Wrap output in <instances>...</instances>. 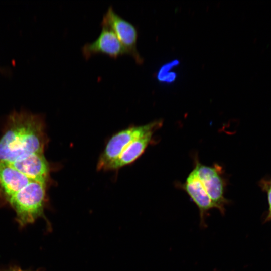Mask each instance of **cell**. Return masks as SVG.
Segmentation results:
<instances>
[{
    "label": "cell",
    "mask_w": 271,
    "mask_h": 271,
    "mask_svg": "<svg viewBox=\"0 0 271 271\" xmlns=\"http://www.w3.org/2000/svg\"><path fill=\"white\" fill-rule=\"evenodd\" d=\"M48 143L43 117L26 111L7 117L0 138V163L10 164L33 153H44Z\"/></svg>",
    "instance_id": "cell-1"
},
{
    "label": "cell",
    "mask_w": 271,
    "mask_h": 271,
    "mask_svg": "<svg viewBox=\"0 0 271 271\" xmlns=\"http://www.w3.org/2000/svg\"><path fill=\"white\" fill-rule=\"evenodd\" d=\"M46 186L38 182L31 181L9 200L8 202L16 212L21 225L31 223L43 214Z\"/></svg>",
    "instance_id": "cell-2"
},
{
    "label": "cell",
    "mask_w": 271,
    "mask_h": 271,
    "mask_svg": "<svg viewBox=\"0 0 271 271\" xmlns=\"http://www.w3.org/2000/svg\"><path fill=\"white\" fill-rule=\"evenodd\" d=\"M163 121L155 120L148 124L132 126L114 134L109 140L100 155L97 165L98 170H104L133 141L161 127Z\"/></svg>",
    "instance_id": "cell-3"
},
{
    "label": "cell",
    "mask_w": 271,
    "mask_h": 271,
    "mask_svg": "<svg viewBox=\"0 0 271 271\" xmlns=\"http://www.w3.org/2000/svg\"><path fill=\"white\" fill-rule=\"evenodd\" d=\"M101 26L108 28L115 34L127 54L130 55L137 63H143L144 59L137 47L138 38L137 28L115 12L112 6H110L103 15Z\"/></svg>",
    "instance_id": "cell-4"
},
{
    "label": "cell",
    "mask_w": 271,
    "mask_h": 271,
    "mask_svg": "<svg viewBox=\"0 0 271 271\" xmlns=\"http://www.w3.org/2000/svg\"><path fill=\"white\" fill-rule=\"evenodd\" d=\"M194 169L215 208L224 215L229 201L224 196L226 183L221 166L218 164L208 166L196 159Z\"/></svg>",
    "instance_id": "cell-5"
},
{
    "label": "cell",
    "mask_w": 271,
    "mask_h": 271,
    "mask_svg": "<svg viewBox=\"0 0 271 271\" xmlns=\"http://www.w3.org/2000/svg\"><path fill=\"white\" fill-rule=\"evenodd\" d=\"M81 52L86 60L98 54H105L113 58L127 54L125 49L115 34L104 26H102L100 33L96 40L83 46Z\"/></svg>",
    "instance_id": "cell-6"
},
{
    "label": "cell",
    "mask_w": 271,
    "mask_h": 271,
    "mask_svg": "<svg viewBox=\"0 0 271 271\" xmlns=\"http://www.w3.org/2000/svg\"><path fill=\"white\" fill-rule=\"evenodd\" d=\"M180 187L187 193L198 207L200 225L202 228H206V218L208 216L209 211L215 208V207L194 169L190 173L185 182L180 185Z\"/></svg>",
    "instance_id": "cell-7"
},
{
    "label": "cell",
    "mask_w": 271,
    "mask_h": 271,
    "mask_svg": "<svg viewBox=\"0 0 271 271\" xmlns=\"http://www.w3.org/2000/svg\"><path fill=\"white\" fill-rule=\"evenodd\" d=\"M9 164L32 181L46 186L50 181V165L44 153L31 154Z\"/></svg>",
    "instance_id": "cell-8"
},
{
    "label": "cell",
    "mask_w": 271,
    "mask_h": 271,
    "mask_svg": "<svg viewBox=\"0 0 271 271\" xmlns=\"http://www.w3.org/2000/svg\"><path fill=\"white\" fill-rule=\"evenodd\" d=\"M32 180L9 164L0 163V197L7 201Z\"/></svg>",
    "instance_id": "cell-9"
},
{
    "label": "cell",
    "mask_w": 271,
    "mask_h": 271,
    "mask_svg": "<svg viewBox=\"0 0 271 271\" xmlns=\"http://www.w3.org/2000/svg\"><path fill=\"white\" fill-rule=\"evenodd\" d=\"M154 132H150L133 141L114 160L107 165L104 170H117L134 162L142 155L151 143Z\"/></svg>",
    "instance_id": "cell-10"
},
{
    "label": "cell",
    "mask_w": 271,
    "mask_h": 271,
    "mask_svg": "<svg viewBox=\"0 0 271 271\" xmlns=\"http://www.w3.org/2000/svg\"><path fill=\"white\" fill-rule=\"evenodd\" d=\"M269 216L271 217V206H269Z\"/></svg>",
    "instance_id": "cell-11"
},
{
    "label": "cell",
    "mask_w": 271,
    "mask_h": 271,
    "mask_svg": "<svg viewBox=\"0 0 271 271\" xmlns=\"http://www.w3.org/2000/svg\"><path fill=\"white\" fill-rule=\"evenodd\" d=\"M268 183H269L270 186L271 187V181H268Z\"/></svg>",
    "instance_id": "cell-12"
},
{
    "label": "cell",
    "mask_w": 271,
    "mask_h": 271,
    "mask_svg": "<svg viewBox=\"0 0 271 271\" xmlns=\"http://www.w3.org/2000/svg\"><path fill=\"white\" fill-rule=\"evenodd\" d=\"M14 271H17V270H14Z\"/></svg>",
    "instance_id": "cell-13"
}]
</instances>
